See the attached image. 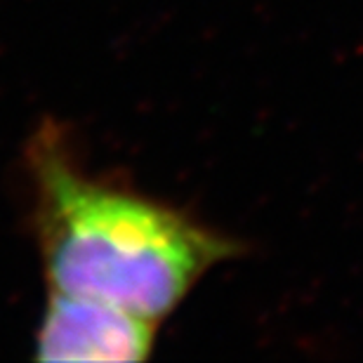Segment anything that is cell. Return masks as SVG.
Instances as JSON below:
<instances>
[{"label": "cell", "mask_w": 363, "mask_h": 363, "mask_svg": "<svg viewBox=\"0 0 363 363\" xmlns=\"http://www.w3.org/2000/svg\"><path fill=\"white\" fill-rule=\"evenodd\" d=\"M24 165L48 288L163 323L213 267L243 255L238 238L125 182L85 170L57 121L35 128Z\"/></svg>", "instance_id": "1"}, {"label": "cell", "mask_w": 363, "mask_h": 363, "mask_svg": "<svg viewBox=\"0 0 363 363\" xmlns=\"http://www.w3.org/2000/svg\"><path fill=\"white\" fill-rule=\"evenodd\" d=\"M161 323L116 304L48 288L35 352L38 361H144Z\"/></svg>", "instance_id": "2"}]
</instances>
